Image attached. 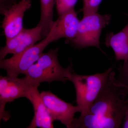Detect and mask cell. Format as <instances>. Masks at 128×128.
I'll list each match as a JSON object with an SVG mask.
<instances>
[{
    "label": "cell",
    "mask_w": 128,
    "mask_h": 128,
    "mask_svg": "<svg viewBox=\"0 0 128 128\" xmlns=\"http://www.w3.org/2000/svg\"><path fill=\"white\" fill-rule=\"evenodd\" d=\"M112 71L105 86L86 114L74 118L69 128H117L125 113L126 88L115 84Z\"/></svg>",
    "instance_id": "6da1fadb"
},
{
    "label": "cell",
    "mask_w": 128,
    "mask_h": 128,
    "mask_svg": "<svg viewBox=\"0 0 128 128\" xmlns=\"http://www.w3.org/2000/svg\"><path fill=\"white\" fill-rule=\"evenodd\" d=\"M58 50V48L51 49L43 53L36 62L28 69L25 75L33 84L40 86L42 82L58 81L65 82L70 80L74 72L73 66L70 64L64 68L60 65Z\"/></svg>",
    "instance_id": "7a4b0ae2"
},
{
    "label": "cell",
    "mask_w": 128,
    "mask_h": 128,
    "mask_svg": "<svg viewBox=\"0 0 128 128\" xmlns=\"http://www.w3.org/2000/svg\"><path fill=\"white\" fill-rule=\"evenodd\" d=\"M112 71L110 68L103 73L92 75H80L73 72L70 81L75 88L76 102L80 109V116L86 114L94 103Z\"/></svg>",
    "instance_id": "3957f363"
},
{
    "label": "cell",
    "mask_w": 128,
    "mask_h": 128,
    "mask_svg": "<svg viewBox=\"0 0 128 128\" xmlns=\"http://www.w3.org/2000/svg\"><path fill=\"white\" fill-rule=\"evenodd\" d=\"M58 40L54 21L49 33L44 39L9 58L0 60V68L6 70L8 75L18 76L20 74H25L30 66L39 59L46 47Z\"/></svg>",
    "instance_id": "277c9868"
},
{
    "label": "cell",
    "mask_w": 128,
    "mask_h": 128,
    "mask_svg": "<svg viewBox=\"0 0 128 128\" xmlns=\"http://www.w3.org/2000/svg\"><path fill=\"white\" fill-rule=\"evenodd\" d=\"M110 14L101 15L92 13L83 16L79 22L78 31L72 41L78 48L95 46L100 48V37L102 30L109 24L111 18Z\"/></svg>",
    "instance_id": "5b68a950"
},
{
    "label": "cell",
    "mask_w": 128,
    "mask_h": 128,
    "mask_svg": "<svg viewBox=\"0 0 128 128\" xmlns=\"http://www.w3.org/2000/svg\"><path fill=\"white\" fill-rule=\"evenodd\" d=\"M33 84L26 76L22 78L8 75L0 76V118L4 121L10 118V114L5 111L7 102L20 98H26Z\"/></svg>",
    "instance_id": "8992f818"
},
{
    "label": "cell",
    "mask_w": 128,
    "mask_h": 128,
    "mask_svg": "<svg viewBox=\"0 0 128 128\" xmlns=\"http://www.w3.org/2000/svg\"><path fill=\"white\" fill-rule=\"evenodd\" d=\"M32 6L30 0H22L18 2H0V12L4 16L1 27L6 37V42L23 29L24 14Z\"/></svg>",
    "instance_id": "52a82bcc"
},
{
    "label": "cell",
    "mask_w": 128,
    "mask_h": 128,
    "mask_svg": "<svg viewBox=\"0 0 128 128\" xmlns=\"http://www.w3.org/2000/svg\"><path fill=\"white\" fill-rule=\"evenodd\" d=\"M40 95L54 121H60L66 128H70L76 113L80 112L78 106L66 102L50 91L42 92Z\"/></svg>",
    "instance_id": "ba28073f"
},
{
    "label": "cell",
    "mask_w": 128,
    "mask_h": 128,
    "mask_svg": "<svg viewBox=\"0 0 128 128\" xmlns=\"http://www.w3.org/2000/svg\"><path fill=\"white\" fill-rule=\"evenodd\" d=\"M41 28L37 25L30 29L23 28L18 34L6 42L0 50V60L4 59L9 54L13 55L20 53L42 39Z\"/></svg>",
    "instance_id": "9c48e42d"
},
{
    "label": "cell",
    "mask_w": 128,
    "mask_h": 128,
    "mask_svg": "<svg viewBox=\"0 0 128 128\" xmlns=\"http://www.w3.org/2000/svg\"><path fill=\"white\" fill-rule=\"evenodd\" d=\"M38 85H33L26 98L32 102L34 116L28 128H54V120L44 103L38 88Z\"/></svg>",
    "instance_id": "30bf717a"
},
{
    "label": "cell",
    "mask_w": 128,
    "mask_h": 128,
    "mask_svg": "<svg viewBox=\"0 0 128 128\" xmlns=\"http://www.w3.org/2000/svg\"><path fill=\"white\" fill-rule=\"evenodd\" d=\"M80 20L74 9L64 12L55 21L56 32L59 39L65 38L72 41L76 35Z\"/></svg>",
    "instance_id": "8fae6325"
},
{
    "label": "cell",
    "mask_w": 128,
    "mask_h": 128,
    "mask_svg": "<svg viewBox=\"0 0 128 128\" xmlns=\"http://www.w3.org/2000/svg\"><path fill=\"white\" fill-rule=\"evenodd\" d=\"M105 44L108 47H111L115 54L117 60H128V23L123 29L114 34L109 32L107 35Z\"/></svg>",
    "instance_id": "7c38bea8"
},
{
    "label": "cell",
    "mask_w": 128,
    "mask_h": 128,
    "mask_svg": "<svg viewBox=\"0 0 128 128\" xmlns=\"http://www.w3.org/2000/svg\"><path fill=\"white\" fill-rule=\"evenodd\" d=\"M41 17L38 25L41 28L43 38L47 36L54 24L53 10L56 0H40Z\"/></svg>",
    "instance_id": "4fadbf2b"
},
{
    "label": "cell",
    "mask_w": 128,
    "mask_h": 128,
    "mask_svg": "<svg viewBox=\"0 0 128 128\" xmlns=\"http://www.w3.org/2000/svg\"><path fill=\"white\" fill-rule=\"evenodd\" d=\"M78 0H56V4L59 16L64 12L74 9Z\"/></svg>",
    "instance_id": "5bb4252c"
},
{
    "label": "cell",
    "mask_w": 128,
    "mask_h": 128,
    "mask_svg": "<svg viewBox=\"0 0 128 128\" xmlns=\"http://www.w3.org/2000/svg\"><path fill=\"white\" fill-rule=\"evenodd\" d=\"M83 2L82 12L84 16L96 13L102 0H82Z\"/></svg>",
    "instance_id": "9a60e30c"
},
{
    "label": "cell",
    "mask_w": 128,
    "mask_h": 128,
    "mask_svg": "<svg viewBox=\"0 0 128 128\" xmlns=\"http://www.w3.org/2000/svg\"><path fill=\"white\" fill-rule=\"evenodd\" d=\"M120 82L125 84L128 85V60L124 62L121 70Z\"/></svg>",
    "instance_id": "2e32d148"
},
{
    "label": "cell",
    "mask_w": 128,
    "mask_h": 128,
    "mask_svg": "<svg viewBox=\"0 0 128 128\" xmlns=\"http://www.w3.org/2000/svg\"><path fill=\"white\" fill-rule=\"evenodd\" d=\"M125 113L122 128H128V104H126L124 107Z\"/></svg>",
    "instance_id": "e0dca14e"
},
{
    "label": "cell",
    "mask_w": 128,
    "mask_h": 128,
    "mask_svg": "<svg viewBox=\"0 0 128 128\" xmlns=\"http://www.w3.org/2000/svg\"><path fill=\"white\" fill-rule=\"evenodd\" d=\"M115 84L118 85V86H119L124 88H126V90L128 91V96L127 98H126V101H125V103H126V104H128V85H126L125 84H123V83H121V82H120L119 81H116Z\"/></svg>",
    "instance_id": "ac0fdd59"
},
{
    "label": "cell",
    "mask_w": 128,
    "mask_h": 128,
    "mask_svg": "<svg viewBox=\"0 0 128 128\" xmlns=\"http://www.w3.org/2000/svg\"><path fill=\"white\" fill-rule=\"evenodd\" d=\"M16 2V0H0V2Z\"/></svg>",
    "instance_id": "d6986e66"
}]
</instances>
